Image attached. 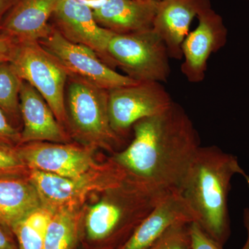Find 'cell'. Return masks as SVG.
I'll use <instances>...</instances> for the list:
<instances>
[{
	"label": "cell",
	"instance_id": "cell-1",
	"mask_svg": "<svg viewBox=\"0 0 249 249\" xmlns=\"http://www.w3.org/2000/svg\"><path fill=\"white\" fill-rule=\"evenodd\" d=\"M132 129V142L111 161L126 179L139 186L161 194L179 192L201 147L197 131L184 109L173 102Z\"/></svg>",
	"mask_w": 249,
	"mask_h": 249
},
{
	"label": "cell",
	"instance_id": "cell-2",
	"mask_svg": "<svg viewBox=\"0 0 249 249\" xmlns=\"http://www.w3.org/2000/svg\"><path fill=\"white\" fill-rule=\"evenodd\" d=\"M235 175H242L249 183V176L235 156L217 146L200 147L179 191L196 216V222L222 246L231 235L228 200Z\"/></svg>",
	"mask_w": 249,
	"mask_h": 249
},
{
	"label": "cell",
	"instance_id": "cell-3",
	"mask_svg": "<svg viewBox=\"0 0 249 249\" xmlns=\"http://www.w3.org/2000/svg\"><path fill=\"white\" fill-rule=\"evenodd\" d=\"M67 125L89 146L111 148L120 137L111 128L108 91L88 80L69 75L65 91Z\"/></svg>",
	"mask_w": 249,
	"mask_h": 249
},
{
	"label": "cell",
	"instance_id": "cell-4",
	"mask_svg": "<svg viewBox=\"0 0 249 249\" xmlns=\"http://www.w3.org/2000/svg\"><path fill=\"white\" fill-rule=\"evenodd\" d=\"M27 178L37 190L42 206L54 213L63 210L76 211L91 193L107 192L125 180L124 173L111 160L80 178H65L36 170H29Z\"/></svg>",
	"mask_w": 249,
	"mask_h": 249
},
{
	"label": "cell",
	"instance_id": "cell-5",
	"mask_svg": "<svg viewBox=\"0 0 249 249\" xmlns=\"http://www.w3.org/2000/svg\"><path fill=\"white\" fill-rule=\"evenodd\" d=\"M114 66L126 76L142 82L165 83L170 75L169 53L153 29L127 34H114L107 48Z\"/></svg>",
	"mask_w": 249,
	"mask_h": 249
},
{
	"label": "cell",
	"instance_id": "cell-6",
	"mask_svg": "<svg viewBox=\"0 0 249 249\" xmlns=\"http://www.w3.org/2000/svg\"><path fill=\"white\" fill-rule=\"evenodd\" d=\"M23 81L42 96L57 120L67 126L65 91L69 73L38 42L18 43L11 61Z\"/></svg>",
	"mask_w": 249,
	"mask_h": 249
},
{
	"label": "cell",
	"instance_id": "cell-7",
	"mask_svg": "<svg viewBox=\"0 0 249 249\" xmlns=\"http://www.w3.org/2000/svg\"><path fill=\"white\" fill-rule=\"evenodd\" d=\"M38 42L61 64L69 75L83 78L103 89L109 91L138 83L116 71L93 49L67 40L54 27L47 37Z\"/></svg>",
	"mask_w": 249,
	"mask_h": 249
},
{
	"label": "cell",
	"instance_id": "cell-8",
	"mask_svg": "<svg viewBox=\"0 0 249 249\" xmlns=\"http://www.w3.org/2000/svg\"><path fill=\"white\" fill-rule=\"evenodd\" d=\"M174 102L162 83L142 82L108 91L111 128L119 137L145 118L164 111Z\"/></svg>",
	"mask_w": 249,
	"mask_h": 249
},
{
	"label": "cell",
	"instance_id": "cell-9",
	"mask_svg": "<svg viewBox=\"0 0 249 249\" xmlns=\"http://www.w3.org/2000/svg\"><path fill=\"white\" fill-rule=\"evenodd\" d=\"M17 150L29 170L65 178H80L99 166L89 147L70 143L36 142L21 144Z\"/></svg>",
	"mask_w": 249,
	"mask_h": 249
},
{
	"label": "cell",
	"instance_id": "cell-10",
	"mask_svg": "<svg viewBox=\"0 0 249 249\" xmlns=\"http://www.w3.org/2000/svg\"><path fill=\"white\" fill-rule=\"evenodd\" d=\"M196 18L197 27L189 32L181 46V71L191 83L205 79L210 57L226 45L228 36L222 16L212 6L203 10Z\"/></svg>",
	"mask_w": 249,
	"mask_h": 249
},
{
	"label": "cell",
	"instance_id": "cell-11",
	"mask_svg": "<svg viewBox=\"0 0 249 249\" xmlns=\"http://www.w3.org/2000/svg\"><path fill=\"white\" fill-rule=\"evenodd\" d=\"M52 19V26L67 40L93 49L114 68L107 48L115 34L98 24L92 9L78 0H60Z\"/></svg>",
	"mask_w": 249,
	"mask_h": 249
},
{
	"label": "cell",
	"instance_id": "cell-12",
	"mask_svg": "<svg viewBox=\"0 0 249 249\" xmlns=\"http://www.w3.org/2000/svg\"><path fill=\"white\" fill-rule=\"evenodd\" d=\"M211 6V0L159 1L152 29L164 42L170 58L182 59L181 46L192 22L201 11Z\"/></svg>",
	"mask_w": 249,
	"mask_h": 249
},
{
	"label": "cell",
	"instance_id": "cell-13",
	"mask_svg": "<svg viewBox=\"0 0 249 249\" xmlns=\"http://www.w3.org/2000/svg\"><path fill=\"white\" fill-rule=\"evenodd\" d=\"M193 222H196V216L181 193H168L160 198L119 249H147L175 224Z\"/></svg>",
	"mask_w": 249,
	"mask_h": 249
},
{
	"label": "cell",
	"instance_id": "cell-14",
	"mask_svg": "<svg viewBox=\"0 0 249 249\" xmlns=\"http://www.w3.org/2000/svg\"><path fill=\"white\" fill-rule=\"evenodd\" d=\"M19 111L23 121L21 144L36 142L66 143L70 141L45 98L25 81L22 82L19 93Z\"/></svg>",
	"mask_w": 249,
	"mask_h": 249
},
{
	"label": "cell",
	"instance_id": "cell-15",
	"mask_svg": "<svg viewBox=\"0 0 249 249\" xmlns=\"http://www.w3.org/2000/svg\"><path fill=\"white\" fill-rule=\"evenodd\" d=\"M60 1L18 0L0 23V32L18 43L45 39L53 31L49 20Z\"/></svg>",
	"mask_w": 249,
	"mask_h": 249
},
{
	"label": "cell",
	"instance_id": "cell-16",
	"mask_svg": "<svg viewBox=\"0 0 249 249\" xmlns=\"http://www.w3.org/2000/svg\"><path fill=\"white\" fill-rule=\"evenodd\" d=\"M157 0H107L93 9L96 22L116 34H127L152 29Z\"/></svg>",
	"mask_w": 249,
	"mask_h": 249
},
{
	"label": "cell",
	"instance_id": "cell-17",
	"mask_svg": "<svg viewBox=\"0 0 249 249\" xmlns=\"http://www.w3.org/2000/svg\"><path fill=\"white\" fill-rule=\"evenodd\" d=\"M42 206L37 190L27 176L0 177V223L12 229Z\"/></svg>",
	"mask_w": 249,
	"mask_h": 249
},
{
	"label": "cell",
	"instance_id": "cell-18",
	"mask_svg": "<svg viewBox=\"0 0 249 249\" xmlns=\"http://www.w3.org/2000/svg\"><path fill=\"white\" fill-rule=\"evenodd\" d=\"M76 211L63 210L54 213L49 223L42 249H74L81 231Z\"/></svg>",
	"mask_w": 249,
	"mask_h": 249
},
{
	"label": "cell",
	"instance_id": "cell-19",
	"mask_svg": "<svg viewBox=\"0 0 249 249\" xmlns=\"http://www.w3.org/2000/svg\"><path fill=\"white\" fill-rule=\"evenodd\" d=\"M54 213L40 206L12 227L18 249H42L46 233Z\"/></svg>",
	"mask_w": 249,
	"mask_h": 249
},
{
	"label": "cell",
	"instance_id": "cell-20",
	"mask_svg": "<svg viewBox=\"0 0 249 249\" xmlns=\"http://www.w3.org/2000/svg\"><path fill=\"white\" fill-rule=\"evenodd\" d=\"M23 80L11 62L0 63V108L7 116L18 117L19 111V93Z\"/></svg>",
	"mask_w": 249,
	"mask_h": 249
},
{
	"label": "cell",
	"instance_id": "cell-21",
	"mask_svg": "<svg viewBox=\"0 0 249 249\" xmlns=\"http://www.w3.org/2000/svg\"><path fill=\"white\" fill-rule=\"evenodd\" d=\"M181 222L166 231L147 249H193L190 224Z\"/></svg>",
	"mask_w": 249,
	"mask_h": 249
},
{
	"label": "cell",
	"instance_id": "cell-22",
	"mask_svg": "<svg viewBox=\"0 0 249 249\" xmlns=\"http://www.w3.org/2000/svg\"><path fill=\"white\" fill-rule=\"evenodd\" d=\"M29 171L17 147L0 144V177L27 176Z\"/></svg>",
	"mask_w": 249,
	"mask_h": 249
},
{
	"label": "cell",
	"instance_id": "cell-23",
	"mask_svg": "<svg viewBox=\"0 0 249 249\" xmlns=\"http://www.w3.org/2000/svg\"><path fill=\"white\" fill-rule=\"evenodd\" d=\"M0 144L17 147L21 144L20 132L10 122L7 115L0 108Z\"/></svg>",
	"mask_w": 249,
	"mask_h": 249
},
{
	"label": "cell",
	"instance_id": "cell-24",
	"mask_svg": "<svg viewBox=\"0 0 249 249\" xmlns=\"http://www.w3.org/2000/svg\"><path fill=\"white\" fill-rule=\"evenodd\" d=\"M193 249H224L223 246L208 235L196 222L190 224Z\"/></svg>",
	"mask_w": 249,
	"mask_h": 249
},
{
	"label": "cell",
	"instance_id": "cell-25",
	"mask_svg": "<svg viewBox=\"0 0 249 249\" xmlns=\"http://www.w3.org/2000/svg\"><path fill=\"white\" fill-rule=\"evenodd\" d=\"M18 43L11 36L0 33V63L11 61Z\"/></svg>",
	"mask_w": 249,
	"mask_h": 249
},
{
	"label": "cell",
	"instance_id": "cell-26",
	"mask_svg": "<svg viewBox=\"0 0 249 249\" xmlns=\"http://www.w3.org/2000/svg\"><path fill=\"white\" fill-rule=\"evenodd\" d=\"M0 249H18L12 230L0 223Z\"/></svg>",
	"mask_w": 249,
	"mask_h": 249
},
{
	"label": "cell",
	"instance_id": "cell-27",
	"mask_svg": "<svg viewBox=\"0 0 249 249\" xmlns=\"http://www.w3.org/2000/svg\"><path fill=\"white\" fill-rule=\"evenodd\" d=\"M18 0H0V23Z\"/></svg>",
	"mask_w": 249,
	"mask_h": 249
},
{
	"label": "cell",
	"instance_id": "cell-28",
	"mask_svg": "<svg viewBox=\"0 0 249 249\" xmlns=\"http://www.w3.org/2000/svg\"><path fill=\"white\" fill-rule=\"evenodd\" d=\"M248 186L249 188V183ZM243 221L246 230H247V237L245 245L242 249H249V207L246 208L244 211Z\"/></svg>",
	"mask_w": 249,
	"mask_h": 249
},
{
	"label": "cell",
	"instance_id": "cell-29",
	"mask_svg": "<svg viewBox=\"0 0 249 249\" xmlns=\"http://www.w3.org/2000/svg\"><path fill=\"white\" fill-rule=\"evenodd\" d=\"M78 1L87 5L91 9H95L104 4L107 0H78Z\"/></svg>",
	"mask_w": 249,
	"mask_h": 249
},
{
	"label": "cell",
	"instance_id": "cell-30",
	"mask_svg": "<svg viewBox=\"0 0 249 249\" xmlns=\"http://www.w3.org/2000/svg\"><path fill=\"white\" fill-rule=\"evenodd\" d=\"M157 1H160V0H157Z\"/></svg>",
	"mask_w": 249,
	"mask_h": 249
},
{
	"label": "cell",
	"instance_id": "cell-31",
	"mask_svg": "<svg viewBox=\"0 0 249 249\" xmlns=\"http://www.w3.org/2000/svg\"><path fill=\"white\" fill-rule=\"evenodd\" d=\"M247 1H249V0H247Z\"/></svg>",
	"mask_w": 249,
	"mask_h": 249
}]
</instances>
